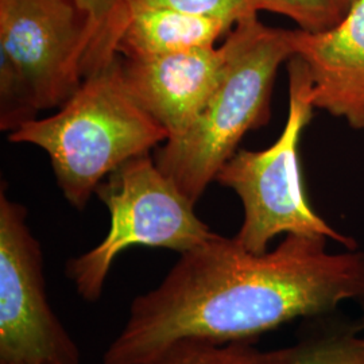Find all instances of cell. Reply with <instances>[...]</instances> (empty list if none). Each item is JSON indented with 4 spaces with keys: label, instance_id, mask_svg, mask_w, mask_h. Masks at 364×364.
Instances as JSON below:
<instances>
[{
    "label": "cell",
    "instance_id": "obj_2",
    "mask_svg": "<svg viewBox=\"0 0 364 364\" xmlns=\"http://www.w3.org/2000/svg\"><path fill=\"white\" fill-rule=\"evenodd\" d=\"M228 61L221 80L188 130L156 147V166L193 204L234 156L248 131L267 124L274 80L294 57V30L239 22L224 39Z\"/></svg>",
    "mask_w": 364,
    "mask_h": 364
},
{
    "label": "cell",
    "instance_id": "obj_6",
    "mask_svg": "<svg viewBox=\"0 0 364 364\" xmlns=\"http://www.w3.org/2000/svg\"><path fill=\"white\" fill-rule=\"evenodd\" d=\"M76 341L46 294L27 209L0 189V364H80Z\"/></svg>",
    "mask_w": 364,
    "mask_h": 364
},
{
    "label": "cell",
    "instance_id": "obj_10",
    "mask_svg": "<svg viewBox=\"0 0 364 364\" xmlns=\"http://www.w3.org/2000/svg\"><path fill=\"white\" fill-rule=\"evenodd\" d=\"M151 364H364V335L328 333L275 351H259L250 341H180Z\"/></svg>",
    "mask_w": 364,
    "mask_h": 364
},
{
    "label": "cell",
    "instance_id": "obj_14",
    "mask_svg": "<svg viewBox=\"0 0 364 364\" xmlns=\"http://www.w3.org/2000/svg\"><path fill=\"white\" fill-rule=\"evenodd\" d=\"M266 11L290 18L305 31H321L341 21L333 0H266Z\"/></svg>",
    "mask_w": 364,
    "mask_h": 364
},
{
    "label": "cell",
    "instance_id": "obj_3",
    "mask_svg": "<svg viewBox=\"0 0 364 364\" xmlns=\"http://www.w3.org/2000/svg\"><path fill=\"white\" fill-rule=\"evenodd\" d=\"M7 138L13 144L45 150L63 195L82 210L111 173L130 159L149 154L169 135L127 91L119 55L84 78L57 114L33 119L9 132Z\"/></svg>",
    "mask_w": 364,
    "mask_h": 364
},
{
    "label": "cell",
    "instance_id": "obj_8",
    "mask_svg": "<svg viewBox=\"0 0 364 364\" xmlns=\"http://www.w3.org/2000/svg\"><path fill=\"white\" fill-rule=\"evenodd\" d=\"M120 60L127 91L169 141L181 136L208 102L225 70L228 48L223 42L219 48Z\"/></svg>",
    "mask_w": 364,
    "mask_h": 364
},
{
    "label": "cell",
    "instance_id": "obj_7",
    "mask_svg": "<svg viewBox=\"0 0 364 364\" xmlns=\"http://www.w3.org/2000/svg\"><path fill=\"white\" fill-rule=\"evenodd\" d=\"M90 21L76 0H0V53L19 69L39 111L81 87Z\"/></svg>",
    "mask_w": 364,
    "mask_h": 364
},
{
    "label": "cell",
    "instance_id": "obj_11",
    "mask_svg": "<svg viewBox=\"0 0 364 364\" xmlns=\"http://www.w3.org/2000/svg\"><path fill=\"white\" fill-rule=\"evenodd\" d=\"M127 22L117 43L123 58H144L213 48L234 28L228 22L169 7L126 4Z\"/></svg>",
    "mask_w": 364,
    "mask_h": 364
},
{
    "label": "cell",
    "instance_id": "obj_4",
    "mask_svg": "<svg viewBox=\"0 0 364 364\" xmlns=\"http://www.w3.org/2000/svg\"><path fill=\"white\" fill-rule=\"evenodd\" d=\"M287 70L289 114L279 138L266 150H237L215 180L242 201L245 216L235 239L255 254L266 252L274 237L282 234L326 236L355 250V240L317 215L305 195L299 150L313 117V80L297 55L287 61Z\"/></svg>",
    "mask_w": 364,
    "mask_h": 364
},
{
    "label": "cell",
    "instance_id": "obj_15",
    "mask_svg": "<svg viewBox=\"0 0 364 364\" xmlns=\"http://www.w3.org/2000/svg\"><path fill=\"white\" fill-rule=\"evenodd\" d=\"M333 1L340 18H343L346 14L348 13V10L351 9L356 0H333Z\"/></svg>",
    "mask_w": 364,
    "mask_h": 364
},
{
    "label": "cell",
    "instance_id": "obj_1",
    "mask_svg": "<svg viewBox=\"0 0 364 364\" xmlns=\"http://www.w3.org/2000/svg\"><path fill=\"white\" fill-rule=\"evenodd\" d=\"M326 240L290 234L273 251L255 254L215 235L134 299L103 364H151L180 341H251L294 318L364 299L363 252L331 254Z\"/></svg>",
    "mask_w": 364,
    "mask_h": 364
},
{
    "label": "cell",
    "instance_id": "obj_5",
    "mask_svg": "<svg viewBox=\"0 0 364 364\" xmlns=\"http://www.w3.org/2000/svg\"><path fill=\"white\" fill-rule=\"evenodd\" d=\"M96 195L109 212L108 234L96 247L66 264L69 279L88 302L102 297L108 273L124 250L144 246L183 254L216 235L149 154L117 168L99 185Z\"/></svg>",
    "mask_w": 364,
    "mask_h": 364
},
{
    "label": "cell",
    "instance_id": "obj_12",
    "mask_svg": "<svg viewBox=\"0 0 364 364\" xmlns=\"http://www.w3.org/2000/svg\"><path fill=\"white\" fill-rule=\"evenodd\" d=\"M88 16V43L81 72L87 78L115 61L117 43L127 22L126 0H76Z\"/></svg>",
    "mask_w": 364,
    "mask_h": 364
},
{
    "label": "cell",
    "instance_id": "obj_13",
    "mask_svg": "<svg viewBox=\"0 0 364 364\" xmlns=\"http://www.w3.org/2000/svg\"><path fill=\"white\" fill-rule=\"evenodd\" d=\"M126 4L169 7L185 13L219 18L236 26L248 18L266 11V0H126Z\"/></svg>",
    "mask_w": 364,
    "mask_h": 364
},
{
    "label": "cell",
    "instance_id": "obj_9",
    "mask_svg": "<svg viewBox=\"0 0 364 364\" xmlns=\"http://www.w3.org/2000/svg\"><path fill=\"white\" fill-rule=\"evenodd\" d=\"M294 55L312 76L314 108L364 130V0H356L331 28H296Z\"/></svg>",
    "mask_w": 364,
    "mask_h": 364
}]
</instances>
